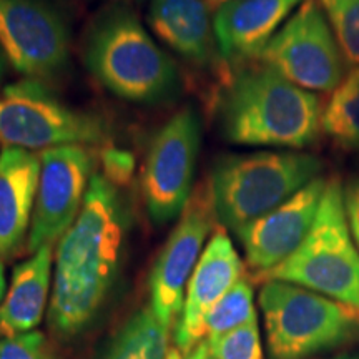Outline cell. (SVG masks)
I'll list each match as a JSON object with an SVG mask.
<instances>
[{"label": "cell", "instance_id": "ffe728a7", "mask_svg": "<svg viewBox=\"0 0 359 359\" xmlns=\"http://www.w3.org/2000/svg\"><path fill=\"white\" fill-rule=\"evenodd\" d=\"M321 130L343 151L359 150V67L344 75L323 109Z\"/></svg>", "mask_w": 359, "mask_h": 359}, {"label": "cell", "instance_id": "3957f363", "mask_svg": "<svg viewBox=\"0 0 359 359\" xmlns=\"http://www.w3.org/2000/svg\"><path fill=\"white\" fill-rule=\"evenodd\" d=\"M90 74L114 95L135 103H156L178 87V72L137 17L127 8L103 13L83 48Z\"/></svg>", "mask_w": 359, "mask_h": 359}, {"label": "cell", "instance_id": "5bb4252c", "mask_svg": "<svg viewBox=\"0 0 359 359\" xmlns=\"http://www.w3.org/2000/svg\"><path fill=\"white\" fill-rule=\"evenodd\" d=\"M243 278V263L223 228H217L188 281L185 302L175 325V348L190 354L205 341V318Z\"/></svg>", "mask_w": 359, "mask_h": 359}, {"label": "cell", "instance_id": "83f0119b", "mask_svg": "<svg viewBox=\"0 0 359 359\" xmlns=\"http://www.w3.org/2000/svg\"><path fill=\"white\" fill-rule=\"evenodd\" d=\"M6 293V269H4V262H0V299Z\"/></svg>", "mask_w": 359, "mask_h": 359}, {"label": "cell", "instance_id": "603a6c76", "mask_svg": "<svg viewBox=\"0 0 359 359\" xmlns=\"http://www.w3.org/2000/svg\"><path fill=\"white\" fill-rule=\"evenodd\" d=\"M205 341L215 359H263L258 320Z\"/></svg>", "mask_w": 359, "mask_h": 359}, {"label": "cell", "instance_id": "d6986e66", "mask_svg": "<svg viewBox=\"0 0 359 359\" xmlns=\"http://www.w3.org/2000/svg\"><path fill=\"white\" fill-rule=\"evenodd\" d=\"M168 351V330L148 306L125 323L103 359H167Z\"/></svg>", "mask_w": 359, "mask_h": 359}, {"label": "cell", "instance_id": "52a82bcc", "mask_svg": "<svg viewBox=\"0 0 359 359\" xmlns=\"http://www.w3.org/2000/svg\"><path fill=\"white\" fill-rule=\"evenodd\" d=\"M109 137L98 116L65 105L43 82L24 79L0 92V143L24 150L97 145Z\"/></svg>", "mask_w": 359, "mask_h": 359}, {"label": "cell", "instance_id": "4316f807", "mask_svg": "<svg viewBox=\"0 0 359 359\" xmlns=\"http://www.w3.org/2000/svg\"><path fill=\"white\" fill-rule=\"evenodd\" d=\"M190 359H215L212 354H210L208 344L206 341H201V343L190 353Z\"/></svg>", "mask_w": 359, "mask_h": 359}, {"label": "cell", "instance_id": "6da1fadb", "mask_svg": "<svg viewBox=\"0 0 359 359\" xmlns=\"http://www.w3.org/2000/svg\"><path fill=\"white\" fill-rule=\"evenodd\" d=\"M125 213L118 191L93 173L77 219L58 240L48 320L62 336L92 321L114 285L122 258Z\"/></svg>", "mask_w": 359, "mask_h": 359}, {"label": "cell", "instance_id": "30bf717a", "mask_svg": "<svg viewBox=\"0 0 359 359\" xmlns=\"http://www.w3.org/2000/svg\"><path fill=\"white\" fill-rule=\"evenodd\" d=\"M0 50L13 70L43 82L69 64V27L47 0H0Z\"/></svg>", "mask_w": 359, "mask_h": 359}, {"label": "cell", "instance_id": "ba28073f", "mask_svg": "<svg viewBox=\"0 0 359 359\" xmlns=\"http://www.w3.org/2000/svg\"><path fill=\"white\" fill-rule=\"evenodd\" d=\"M259 60L308 92H333L346 67L318 0H303L269 40Z\"/></svg>", "mask_w": 359, "mask_h": 359}, {"label": "cell", "instance_id": "7a4b0ae2", "mask_svg": "<svg viewBox=\"0 0 359 359\" xmlns=\"http://www.w3.org/2000/svg\"><path fill=\"white\" fill-rule=\"evenodd\" d=\"M323 105L266 65L238 70L219 100L223 135L231 143L302 150L321 132Z\"/></svg>", "mask_w": 359, "mask_h": 359}, {"label": "cell", "instance_id": "f546056e", "mask_svg": "<svg viewBox=\"0 0 359 359\" xmlns=\"http://www.w3.org/2000/svg\"><path fill=\"white\" fill-rule=\"evenodd\" d=\"M7 58L4 55V52L0 50V83H2L4 77H6V70H7Z\"/></svg>", "mask_w": 359, "mask_h": 359}, {"label": "cell", "instance_id": "8fae6325", "mask_svg": "<svg viewBox=\"0 0 359 359\" xmlns=\"http://www.w3.org/2000/svg\"><path fill=\"white\" fill-rule=\"evenodd\" d=\"M40 177L27 251L55 245L77 219L92 180L93 156L85 145L40 151Z\"/></svg>", "mask_w": 359, "mask_h": 359}, {"label": "cell", "instance_id": "cb8c5ba5", "mask_svg": "<svg viewBox=\"0 0 359 359\" xmlns=\"http://www.w3.org/2000/svg\"><path fill=\"white\" fill-rule=\"evenodd\" d=\"M0 359H50L45 336L39 331L0 338Z\"/></svg>", "mask_w": 359, "mask_h": 359}, {"label": "cell", "instance_id": "7402d4cb", "mask_svg": "<svg viewBox=\"0 0 359 359\" xmlns=\"http://www.w3.org/2000/svg\"><path fill=\"white\" fill-rule=\"evenodd\" d=\"M346 67H359V0H318Z\"/></svg>", "mask_w": 359, "mask_h": 359}, {"label": "cell", "instance_id": "4fadbf2b", "mask_svg": "<svg viewBox=\"0 0 359 359\" xmlns=\"http://www.w3.org/2000/svg\"><path fill=\"white\" fill-rule=\"evenodd\" d=\"M327 178L316 177L275 210L235 231L255 276L290 258L311 231Z\"/></svg>", "mask_w": 359, "mask_h": 359}, {"label": "cell", "instance_id": "e0dca14e", "mask_svg": "<svg viewBox=\"0 0 359 359\" xmlns=\"http://www.w3.org/2000/svg\"><path fill=\"white\" fill-rule=\"evenodd\" d=\"M148 24L161 42L188 62L213 64L218 45L205 0H150Z\"/></svg>", "mask_w": 359, "mask_h": 359}, {"label": "cell", "instance_id": "9c48e42d", "mask_svg": "<svg viewBox=\"0 0 359 359\" xmlns=\"http://www.w3.org/2000/svg\"><path fill=\"white\" fill-rule=\"evenodd\" d=\"M201 128L198 115L187 107L155 135L148 150L142 190L155 224L172 222L191 198Z\"/></svg>", "mask_w": 359, "mask_h": 359}, {"label": "cell", "instance_id": "484cf974", "mask_svg": "<svg viewBox=\"0 0 359 359\" xmlns=\"http://www.w3.org/2000/svg\"><path fill=\"white\" fill-rule=\"evenodd\" d=\"M343 198L349 231H351L354 243H356L359 250V175L353 177L343 187Z\"/></svg>", "mask_w": 359, "mask_h": 359}, {"label": "cell", "instance_id": "7c38bea8", "mask_svg": "<svg viewBox=\"0 0 359 359\" xmlns=\"http://www.w3.org/2000/svg\"><path fill=\"white\" fill-rule=\"evenodd\" d=\"M215 217L212 190L201 187L191 195L178 224L155 259L150 275V309L167 330L177 325L182 314L188 281L203 253Z\"/></svg>", "mask_w": 359, "mask_h": 359}, {"label": "cell", "instance_id": "44dd1931", "mask_svg": "<svg viewBox=\"0 0 359 359\" xmlns=\"http://www.w3.org/2000/svg\"><path fill=\"white\" fill-rule=\"evenodd\" d=\"M258 320L253 299V286L241 278L233 288L223 296L205 318V339L224 334Z\"/></svg>", "mask_w": 359, "mask_h": 359}, {"label": "cell", "instance_id": "ac0fdd59", "mask_svg": "<svg viewBox=\"0 0 359 359\" xmlns=\"http://www.w3.org/2000/svg\"><path fill=\"white\" fill-rule=\"evenodd\" d=\"M53 246H42L12 271L11 286L0 304V338L24 334L42 321L52 296Z\"/></svg>", "mask_w": 359, "mask_h": 359}, {"label": "cell", "instance_id": "d4e9b609", "mask_svg": "<svg viewBox=\"0 0 359 359\" xmlns=\"http://www.w3.org/2000/svg\"><path fill=\"white\" fill-rule=\"evenodd\" d=\"M103 165H105V177L110 183H125L132 173V156L120 150H107L103 154Z\"/></svg>", "mask_w": 359, "mask_h": 359}, {"label": "cell", "instance_id": "277c9868", "mask_svg": "<svg viewBox=\"0 0 359 359\" xmlns=\"http://www.w3.org/2000/svg\"><path fill=\"white\" fill-rule=\"evenodd\" d=\"M323 161L299 151H258L224 156L210 182L215 215L238 231L262 218L320 177Z\"/></svg>", "mask_w": 359, "mask_h": 359}, {"label": "cell", "instance_id": "8992f818", "mask_svg": "<svg viewBox=\"0 0 359 359\" xmlns=\"http://www.w3.org/2000/svg\"><path fill=\"white\" fill-rule=\"evenodd\" d=\"M258 302L273 359H308L359 334L358 311L293 283L264 281Z\"/></svg>", "mask_w": 359, "mask_h": 359}, {"label": "cell", "instance_id": "1f68e13d", "mask_svg": "<svg viewBox=\"0 0 359 359\" xmlns=\"http://www.w3.org/2000/svg\"><path fill=\"white\" fill-rule=\"evenodd\" d=\"M215 2H218V0H215Z\"/></svg>", "mask_w": 359, "mask_h": 359}, {"label": "cell", "instance_id": "4dcf8cb0", "mask_svg": "<svg viewBox=\"0 0 359 359\" xmlns=\"http://www.w3.org/2000/svg\"><path fill=\"white\" fill-rule=\"evenodd\" d=\"M333 359H359V356H354V354H343V356H336Z\"/></svg>", "mask_w": 359, "mask_h": 359}, {"label": "cell", "instance_id": "9a60e30c", "mask_svg": "<svg viewBox=\"0 0 359 359\" xmlns=\"http://www.w3.org/2000/svg\"><path fill=\"white\" fill-rule=\"evenodd\" d=\"M303 0H226L218 7L213 32L218 50L230 62L259 58L269 40Z\"/></svg>", "mask_w": 359, "mask_h": 359}, {"label": "cell", "instance_id": "5b68a950", "mask_svg": "<svg viewBox=\"0 0 359 359\" xmlns=\"http://www.w3.org/2000/svg\"><path fill=\"white\" fill-rule=\"evenodd\" d=\"M255 278L293 283L359 313V250L349 231L338 178H327L316 219L302 246L278 266Z\"/></svg>", "mask_w": 359, "mask_h": 359}, {"label": "cell", "instance_id": "2e32d148", "mask_svg": "<svg viewBox=\"0 0 359 359\" xmlns=\"http://www.w3.org/2000/svg\"><path fill=\"white\" fill-rule=\"evenodd\" d=\"M40 177V155L24 148L0 150V262L29 236Z\"/></svg>", "mask_w": 359, "mask_h": 359}, {"label": "cell", "instance_id": "f1b7e54d", "mask_svg": "<svg viewBox=\"0 0 359 359\" xmlns=\"http://www.w3.org/2000/svg\"><path fill=\"white\" fill-rule=\"evenodd\" d=\"M167 359H190V354H187L185 356V354L180 353L178 348H170Z\"/></svg>", "mask_w": 359, "mask_h": 359}]
</instances>
